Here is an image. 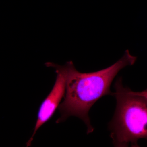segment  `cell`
I'll list each match as a JSON object with an SVG mask.
<instances>
[{
  "label": "cell",
  "mask_w": 147,
  "mask_h": 147,
  "mask_svg": "<svg viewBox=\"0 0 147 147\" xmlns=\"http://www.w3.org/2000/svg\"><path fill=\"white\" fill-rule=\"evenodd\" d=\"M137 57L127 50L121 59L107 68L90 73H82L76 70L72 61L65 65L66 82L64 100L58 110L60 117L59 123L71 116L77 117L86 124L87 134L92 133L94 127L91 124L89 112L97 100L105 95L113 96L111 84L119 71L127 66L133 65Z\"/></svg>",
  "instance_id": "cell-1"
},
{
  "label": "cell",
  "mask_w": 147,
  "mask_h": 147,
  "mask_svg": "<svg viewBox=\"0 0 147 147\" xmlns=\"http://www.w3.org/2000/svg\"><path fill=\"white\" fill-rule=\"evenodd\" d=\"M117 100L114 117L109 125L115 147H138L140 139L147 140V100L124 87L121 77L114 85Z\"/></svg>",
  "instance_id": "cell-2"
},
{
  "label": "cell",
  "mask_w": 147,
  "mask_h": 147,
  "mask_svg": "<svg viewBox=\"0 0 147 147\" xmlns=\"http://www.w3.org/2000/svg\"><path fill=\"white\" fill-rule=\"evenodd\" d=\"M45 65L47 67L55 69L57 77L52 90L40 107L34 130L31 137L27 142V147L31 145L34 137L40 127L53 117L65 94L66 71L65 65H60L50 62L47 63Z\"/></svg>",
  "instance_id": "cell-3"
},
{
  "label": "cell",
  "mask_w": 147,
  "mask_h": 147,
  "mask_svg": "<svg viewBox=\"0 0 147 147\" xmlns=\"http://www.w3.org/2000/svg\"><path fill=\"white\" fill-rule=\"evenodd\" d=\"M134 93L136 94L143 96V97L145 98L147 100V90L140 92H134Z\"/></svg>",
  "instance_id": "cell-4"
}]
</instances>
